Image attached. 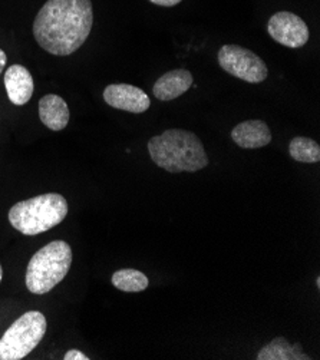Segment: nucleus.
<instances>
[{
  "label": "nucleus",
  "mask_w": 320,
  "mask_h": 360,
  "mask_svg": "<svg viewBox=\"0 0 320 360\" xmlns=\"http://www.w3.org/2000/svg\"><path fill=\"white\" fill-rule=\"evenodd\" d=\"M94 25L91 0H48L33 22V36L42 49L56 56L77 52Z\"/></svg>",
  "instance_id": "f257e3e1"
},
{
  "label": "nucleus",
  "mask_w": 320,
  "mask_h": 360,
  "mask_svg": "<svg viewBox=\"0 0 320 360\" xmlns=\"http://www.w3.org/2000/svg\"><path fill=\"white\" fill-rule=\"evenodd\" d=\"M151 160L171 174L196 172L208 165L200 138L186 129H167L148 141Z\"/></svg>",
  "instance_id": "f03ea898"
},
{
  "label": "nucleus",
  "mask_w": 320,
  "mask_h": 360,
  "mask_svg": "<svg viewBox=\"0 0 320 360\" xmlns=\"http://www.w3.org/2000/svg\"><path fill=\"white\" fill-rule=\"evenodd\" d=\"M68 214V201L49 193L15 204L9 211L13 229L25 236H37L59 226Z\"/></svg>",
  "instance_id": "7ed1b4c3"
},
{
  "label": "nucleus",
  "mask_w": 320,
  "mask_h": 360,
  "mask_svg": "<svg viewBox=\"0 0 320 360\" xmlns=\"http://www.w3.org/2000/svg\"><path fill=\"white\" fill-rule=\"evenodd\" d=\"M72 264V250L56 240L33 255L26 270V287L33 295H46L66 277Z\"/></svg>",
  "instance_id": "20e7f679"
},
{
  "label": "nucleus",
  "mask_w": 320,
  "mask_h": 360,
  "mask_svg": "<svg viewBox=\"0 0 320 360\" xmlns=\"http://www.w3.org/2000/svg\"><path fill=\"white\" fill-rule=\"evenodd\" d=\"M46 317L41 311L22 314L0 339V360H20L37 347L46 333Z\"/></svg>",
  "instance_id": "39448f33"
},
{
  "label": "nucleus",
  "mask_w": 320,
  "mask_h": 360,
  "mask_svg": "<svg viewBox=\"0 0 320 360\" xmlns=\"http://www.w3.org/2000/svg\"><path fill=\"white\" fill-rule=\"evenodd\" d=\"M219 65L227 74L248 84H262L269 70L264 60L255 52L238 45H224L219 51Z\"/></svg>",
  "instance_id": "423d86ee"
},
{
  "label": "nucleus",
  "mask_w": 320,
  "mask_h": 360,
  "mask_svg": "<svg viewBox=\"0 0 320 360\" xmlns=\"http://www.w3.org/2000/svg\"><path fill=\"white\" fill-rule=\"evenodd\" d=\"M267 32L271 36V39L290 49L303 48L310 38L306 22L292 12L274 13L269 19Z\"/></svg>",
  "instance_id": "0eeeda50"
},
{
  "label": "nucleus",
  "mask_w": 320,
  "mask_h": 360,
  "mask_svg": "<svg viewBox=\"0 0 320 360\" xmlns=\"http://www.w3.org/2000/svg\"><path fill=\"white\" fill-rule=\"evenodd\" d=\"M103 99L115 110L131 114H142L150 110V96L136 86L128 84H113L103 91Z\"/></svg>",
  "instance_id": "6e6552de"
},
{
  "label": "nucleus",
  "mask_w": 320,
  "mask_h": 360,
  "mask_svg": "<svg viewBox=\"0 0 320 360\" xmlns=\"http://www.w3.org/2000/svg\"><path fill=\"white\" fill-rule=\"evenodd\" d=\"M231 139L240 148L256 150L269 146L271 142V132L266 122L260 120H250L233 128Z\"/></svg>",
  "instance_id": "1a4fd4ad"
},
{
  "label": "nucleus",
  "mask_w": 320,
  "mask_h": 360,
  "mask_svg": "<svg viewBox=\"0 0 320 360\" xmlns=\"http://www.w3.org/2000/svg\"><path fill=\"white\" fill-rule=\"evenodd\" d=\"M5 88L13 105L22 106L27 103L34 91L30 72L22 65H12L5 74Z\"/></svg>",
  "instance_id": "9d476101"
},
{
  "label": "nucleus",
  "mask_w": 320,
  "mask_h": 360,
  "mask_svg": "<svg viewBox=\"0 0 320 360\" xmlns=\"http://www.w3.org/2000/svg\"><path fill=\"white\" fill-rule=\"evenodd\" d=\"M193 75L186 69H174L164 74L154 85L153 94L160 101H172L193 86Z\"/></svg>",
  "instance_id": "9b49d317"
},
{
  "label": "nucleus",
  "mask_w": 320,
  "mask_h": 360,
  "mask_svg": "<svg viewBox=\"0 0 320 360\" xmlns=\"http://www.w3.org/2000/svg\"><path fill=\"white\" fill-rule=\"evenodd\" d=\"M39 118L42 124L51 131L65 129L70 118L68 103L59 95H45L39 101Z\"/></svg>",
  "instance_id": "f8f14e48"
},
{
  "label": "nucleus",
  "mask_w": 320,
  "mask_h": 360,
  "mask_svg": "<svg viewBox=\"0 0 320 360\" xmlns=\"http://www.w3.org/2000/svg\"><path fill=\"white\" fill-rule=\"evenodd\" d=\"M257 360H309L300 345H290L284 338H276L257 353Z\"/></svg>",
  "instance_id": "ddd939ff"
},
{
  "label": "nucleus",
  "mask_w": 320,
  "mask_h": 360,
  "mask_svg": "<svg viewBox=\"0 0 320 360\" xmlns=\"http://www.w3.org/2000/svg\"><path fill=\"white\" fill-rule=\"evenodd\" d=\"M113 284L121 292L139 293L147 289L150 281L144 273L134 269H122L113 274Z\"/></svg>",
  "instance_id": "4468645a"
},
{
  "label": "nucleus",
  "mask_w": 320,
  "mask_h": 360,
  "mask_svg": "<svg viewBox=\"0 0 320 360\" xmlns=\"http://www.w3.org/2000/svg\"><path fill=\"white\" fill-rule=\"evenodd\" d=\"M289 154L293 160L305 164H316L320 161L319 143L306 136H296L290 141Z\"/></svg>",
  "instance_id": "2eb2a0df"
},
{
  "label": "nucleus",
  "mask_w": 320,
  "mask_h": 360,
  "mask_svg": "<svg viewBox=\"0 0 320 360\" xmlns=\"http://www.w3.org/2000/svg\"><path fill=\"white\" fill-rule=\"evenodd\" d=\"M63 359H65V360H88L89 357H88L87 354H84L82 352L72 349V350H69V352L65 353Z\"/></svg>",
  "instance_id": "dca6fc26"
},
{
  "label": "nucleus",
  "mask_w": 320,
  "mask_h": 360,
  "mask_svg": "<svg viewBox=\"0 0 320 360\" xmlns=\"http://www.w3.org/2000/svg\"><path fill=\"white\" fill-rule=\"evenodd\" d=\"M150 2L154 5H158V6L172 8V6H177L179 4H181L183 0H150Z\"/></svg>",
  "instance_id": "f3484780"
},
{
  "label": "nucleus",
  "mask_w": 320,
  "mask_h": 360,
  "mask_svg": "<svg viewBox=\"0 0 320 360\" xmlns=\"http://www.w3.org/2000/svg\"><path fill=\"white\" fill-rule=\"evenodd\" d=\"M6 60H8V58H6V53L0 49V75H2V70L5 69V66H6Z\"/></svg>",
  "instance_id": "a211bd4d"
},
{
  "label": "nucleus",
  "mask_w": 320,
  "mask_h": 360,
  "mask_svg": "<svg viewBox=\"0 0 320 360\" xmlns=\"http://www.w3.org/2000/svg\"><path fill=\"white\" fill-rule=\"evenodd\" d=\"M2 278H4V270H2V266H0V283H2Z\"/></svg>",
  "instance_id": "6ab92c4d"
},
{
  "label": "nucleus",
  "mask_w": 320,
  "mask_h": 360,
  "mask_svg": "<svg viewBox=\"0 0 320 360\" xmlns=\"http://www.w3.org/2000/svg\"><path fill=\"white\" fill-rule=\"evenodd\" d=\"M316 284H317V287L320 285V278H319V277H317V280H316Z\"/></svg>",
  "instance_id": "aec40b11"
}]
</instances>
